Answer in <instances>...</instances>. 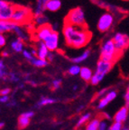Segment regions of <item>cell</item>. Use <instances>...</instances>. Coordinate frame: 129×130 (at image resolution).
<instances>
[{"label":"cell","instance_id":"obj_25","mask_svg":"<svg viewBox=\"0 0 129 130\" xmlns=\"http://www.w3.org/2000/svg\"><path fill=\"white\" fill-rule=\"evenodd\" d=\"M8 71L6 63L3 60H0V79H7Z\"/></svg>","mask_w":129,"mask_h":130},{"label":"cell","instance_id":"obj_4","mask_svg":"<svg viewBox=\"0 0 129 130\" xmlns=\"http://www.w3.org/2000/svg\"><path fill=\"white\" fill-rule=\"evenodd\" d=\"M113 65H114L113 62L105 61L99 59V61H98V63H97L96 71H95V72L93 73V75H92V77H91L89 82L94 86L99 84L101 81L103 80V79L105 78V76L111 71Z\"/></svg>","mask_w":129,"mask_h":130},{"label":"cell","instance_id":"obj_31","mask_svg":"<svg viewBox=\"0 0 129 130\" xmlns=\"http://www.w3.org/2000/svg\"><path fill=\"white\" fill-rule=\"evenodd\" d=\"M52 85H53L52 86L53 89H58L61 86V79H53V82H52Z\"/></svg>","mask_w":129,"mask_h":130},{"label":"cell","instance_id":"obj_33","mask_svg":"<svg viewBox=\"0 0 129 130\" xmlns=\"http://www.w3.org/2000/svg\"><path fill=\"white\" fill-rule=\"evenodd\" d=\"M107 127H108V126H107V122L104 119H101L100 124H99V129L98 130H107Z\"/></svg>","mask_w":129,"mask_h":130},{"label":"cell","instance_id":"obj_20","mask_svg":"<svg viewBox=\"0 0 129 130\" xmlns=\"http://www.w3.org/2000/svg\"><path fill=\"white\" fill-rule=\"evenodd\" d=\"M100 118H96L89 120L87 123V125H86V130H98L99 124H100Z\"/></svg>","mask_w":129,"mask_h":130},{"label":"cell","instance_id":"obj_29","mask_svg":"<svg viewBox=\"0 0 129 130\" xmlns=\"http://www.w3.org/2000/svg\"><path fill=\"white\" fill-rule=\"evenodd\" d=\"M124 126V124L118 123V122H113V124L111 125L109 127H107V130H122Z\"/></svg>","mask_w":129,"mask_h":130},{"label":"cell","instance_id":"obj_8","mask_svg":"<svg viewBox=\"0 0 129 130\" xmlns=\"http://www.w3.org/2000/svg\"><path fill=\"white\" fill-rule=\"evenodd\" d=\"M113 42L115 44L116 50L120 54H123L124 51L128 47L129 44V38L126 35L122 32H117L113 37Z\"/></svg>","mask_w":129,"mask_h":130},{"label":"cell","instance_id":"obj_23","mask_svg":"<svg viewBox=\"0 0 129 130\" xmlns=\"http://www.w3.org/2000/svg\"><path fill=\"white\" fill-rule=\"evenodd\" d=\"M90 118H91V114L90 113H85L83 114L82 116L79 118V119L78 120L76 124V128H79L80 126H82L84 124L88 123V122L90 120Z\"/></svg>","mask_w":129,"mask_h":130},{"label":"cell","instance_id":"obj_2","mask_svg":"<svg viewBox=\"0 0 129 130\" xmlns=\"http://www.w3.org/2000/svg\"><path fill=\"white\" fill-rule=\"evenodd\" d=\"M33 18H34V14L30 8L27 6L14 5L11 22L22 26V25L30 24Z\"/></svg>","mask_w":129,"mask_h":130},{"label":"cell","instance_id":"obj_26","mask_svg":"<svg viewBox=\"0 0 129 130\" xmlns=\"http://www.w3.org/2000/svg\"><path fill=\"white\" fill-rule=\"evenodd\" d=\"M30 120L29 118H24L23 116H20L18 118V127L20 129H24V128L27 127L30 124Z\"/></svg>","mask_w":129,"mask_h":130},{"label":"cell","instance_id":"obj_40","mask_svg":"<svg viewBox=\"0 0 129 130\" xmlns=\"http://www.w3.org/2000/svg\"><path fill=\"white\" fill-rule=\"evenodd\" d=\"M53 57H54V54H53L52 52H49L48 55H47V58H46V61H52L53 60Z\"/></svg>","mask_w":129,"mask_h":130},{"label":"cell","instance_id":"obj_5","mask_svg":"<svg viewBox=\"0 0 129 130\" xmlns=\"http://www.w3.org/2000/svg\"><path fill=\"white\" fill-rule=\"evenodd\" d=\"M64 24H68L73 26L88 27V24L85 19L84 11L81 7H76L71 9L67 16L65 17Z\"/></svg>","mask_w":129,"mask_h":130},{"label":"cell","instance_id":"obj_16","mask_svg":"<svg viewBox=\"0 0 129 130\" xmlns=\"http://www.w3.org/2000/svg\"><path fill=\"white\" fill-rule=\"evenodd\" d=\"M90 50L89 49H88V50H86V51L83 52L81 54L78 55V56H75L73 57V58H71V61H72L73 63H75V64H79V63H81L83 62V61H85L87 59H89V57L90 56Z\"/></svg>","mask_w":129,"mask_h":130},{"label":"cell","instance_id":"obj_6","mask_svg":"<svg viewBox=\"0 0 129 130\" xmlns=\"http://www.w3.org/2000/svg\"><path fill=\"white\" fill-rule=\"evenodd\" d=\"M114 24V15L111 12H106L99 17L98 21V29L99 32H105L109 31Z\"/></svg>","mask_w":129,"mask_h":130},{"label":"cell","instance_id":"obj_30","mask_svg":"<svg viewBox=\"0 0 129 130\" xmlns=\"http://www.w3.org/2000/svg\"><path fill=\"white\" fill-rule=\"evenodd\" d=\"M22 53H23V56H24V58L25 60H27L29 62H30V61L34 58V56H33V54L31 53V52L28 51V50H23Z\"/></svg>","mask_w":129,"mask_h":130},{"label":"cell","instance_id":"obj_9","mask_svg":"<svg viewBox=\"0 0 129 130\" xmlns=\"http://www.w3.org/2000/svg\"><path fill=\"white\" fill-rule=\"evenodd\" d=\"M43 43L47 47L49 52L53 53V52L56 51L59 46V32L53 31L50 34V35L43 41Z\"/></svg>","mask_w":129,"mask_h":130},{"label":"cell","instance_id":"obj_39","mask_svg":"<svg viewBox=\"0 0 129 130\" xmlns=\"http://www.w3.org/2000/svg\"><path fill=\"white\" fill-rule=\"evenodd\" d=\"M6 105H7L8 107H10V108H13V107H14V106L17 105V103H16L15 100H13V99H10V100L8 101V103L6 104Z\"/></svg>","mask_w":129,"mask_h":130},{"label":"cell","instance_id":"obj_35","mask_svg":"<svg viewBox=\"0 0 129 130\" xmlns=\"http://www.w3.org/2000/svg\"><path fill=\"white\" fill-rule=\"evenodd\" d=\"M124 99H125V107L128 108H129V89H128V88L126 89V91H125V96H124Z\"/></svg>","mask_w":129,"mask_h":130},{"label":"cell","instance_id":"obj_18","mask_svg":"<svg viewBox=\"0 0 129 130\" xmlns=\"http://www.w3.org/2000/svg\"><path fill=\"white\" fill-rule=\"evenodd\" d=\"M79 75H80V78L84 81L89 82V80H90L91 77H92V75H93V71H92V70L88 67H81Z\"/></svg>","mask_w":129,"mask_h":130},{"label":"cell","instance_id":"obj_34","mask_svg":"<svg viewBox=\"0 0 129 130\" xmlns=\"http://www.w3.org/2000/svg\"><path fill=\"white\" fill-rule=\"evenodd\" d=\"M21 116L31 119V118L34 116V112L32 111V110H29V111H26V112H24V113H22V114H21Z\"/></svg>","mask_w":129,"mask_h":130},{"label":"cell","instance_id":"obj_36","mask_svg":"<svg viewBox=\"0 0 129 130\" xmlns=\"http://www.w3.org/2000/svg\"><path fill=\"white\" fill-rule=\"evenodd\" d=\"M10 100L9 96H0V103L1 104H7Z\"/></svg>","mask_w":129,"mask_h":130},{"label":"cell","instance_id":"obj_22","mask_svg":"<svg viewBox=\"0 0 129 130\" xmlns=\"http://www.w3.org/2000/svg\"><path fill=\"white\" fill-rule=\"evenodd\" d=\"M30 63L32 65H34V67L37 68H44L49 64V62L46 60H41L39 58H36V57H34V59L30 61Z\"/></svg>","mask_w":129,"mask_h":130},{"label":"cell","instance_id":"obj_17","mask_svg":"<svg viewBox=\"0 0 129 130\" xmlns=\"http://www.w3.org/2000/svg\"><path fill=\"white\" fill-rule=\"evenodd\" d=\"M61 6V0H49L45 6V10L51 11V12H56Z\"/></svg>","mask_w":129,"mask_h":130},{"label":"cell","instance_id":"obj_43","mask_svg":"<svg viewBox=\"0 0 129 130\" xmlns=\"http://www.w3.org/2000/svg\"><path fill=\"white\" fill-rule=\"evenodd\" d=\"M4 126H5V123H4V122H0V129L4 127Z\"/></svg>","mask_w":129,"mask_h":130},{"label":"cell","instance_id":"obj_10","mask_svg":"<svg viewBox=\"0 0 129 130\" xmlns=\"http://www.w3.org/2000/svg\"><path fill=\"white\" fill-rule=\"evenodd\" d=\"M53 31L51 28V25L47 24H44V25H42V26L37 27L35 34H34V36L38 40V42H43L50 35V34Z\"/></svg>","mask_w":129,"mask_h":130},{"label":"cell","instance_id":"obj_3","mask_svg":"<svg viewBox=\"0 0 129 130\" xmlns=\"http://www.w3.org/2000/svg\"><path fill=\"white\" fill-rule=\"evenodd\" d=\"M121 56L120 53L116 50L115 44L112 39H108L101 45L100 49V60L115 63L116 61Z\"/></svg>","mask_w":129,"mask_h":130},{"label":"cell","instance_id":"obj_44","mask_svg":"<svg viewBox=\"0 0 129 130\" xmlns=\"http://www.w3.org/2000/svg\"><path fill=\"white\" fill-rule=\"evenodd\" d=\"M122 130H129V128H128V126H123V128H122Z\"/></svg>","mask_w":129,"mask_h":130},{"label":"cell","instance_id":"obj_13","mask_svg":"<svg viewBox=\"0 0 129 130\" xmlns=\"http://www.w3.org/2000/svg\"><path fill=\"white\" fill-rule=\"evenodd\" d=\"M35 51H36V56H35L36 58H39L41 60H46L47 55L49 53V50L45 46L43 42H37Z\"/></svg>","mask_w":129,"mask_h":130},{"label":"cell","instance_id":"obj_45","mask_svg":"<svg viewBox=\"0 0 129 130\" xmlns=\"http://www.w3.org/2000/svg\"><path fill=\"white\" fill-rule=\"evenodd\" d=\"M77 89H78V87H77V85H75L74 87H73V90H77Z\"/></svg>","mask_w":129,"mask_h":130},{"label":"cell","instance_id":"obj_11","mask_svg":"<svg viewBox=\"0 0 129 130\" xmlns=\"http://www.w3.org/2000/svg\"><path fill=\"white\" fill-rule=\"evenodd\" d=\"M117 96V92L116 90H110L107 91L106 93V95L104 97H102L101 99H99V101L98 103V108L99 109H103L104 108H106L111 101H113Z\"/></svg>","mask_w":129,"mask_h":130},{"label":"cell","instance_id":"obj_21","mask_svg":"<svg viewBox=\"0 0 129 130\" xmlns=\"http://www.w3.org/2000/svg\"><path fill=\"white\" fill-rule=\"evenodd\" d=\"M34 24H35V25H37V27L47 24V23H48V17L44 14H42L38 16H35V17H34Z\"/></svg>","mask_w":129,"mask_h":130},{"label":"cell","instance_id":"obj_32","mask_svg":"<svg viewBox=\"0 0 129 130\" xmlns=\"http://www.w3.org/2000/svg\"><path fill=\"white\" fill-rule=\"evenodd\" d=\"M11 93L10 88H4V89H0V96H9Z\"/></svg>","mask_w":129,"mask_h":130},{"label":"cell","instance_id":"obj_42","mask_svg":"<svg viewBox=\"0 0 129 130\" xmlns=\"http://www.w3.org/2000/svg\"><path fill=\"white\" fill-rule=\"evenodd\" d=\"M28 82H29V84H31V85H33V86H34V87H35V86L37 85L36 82H34V81H33V80H29Z\"/></svg>","mask_w":129,"mask_h":130},{"label":"cell","instance_id":"obj_19","mask_svg":"<svg viewBox=\"0 0 129 130\" xmlns=\"http://www.w3.org/2000/svg\"><path fill=\"white\" fill-rule=\"evenodd\" d=\"M11 49L14 53H22L24 50V42L20 39L16 38L11 43Z\"/></svg>","mask_w":129,"mask_h":130},{"label":"cell","instance_id":"obj_15","mask_svg":"<svg viewBox=\"0 0 129 130\" xmlns=\"http://www.w3.org/2000/svg\"><path fill=\"white\" fill-rule=\"evenodd\" d=\"M48 1L49 0H37L35 9H34V11L33 12L34 17L41 15V14H43V12H44V10H45V6H46V3L48 2Z\"/></svg>","mask_w":129,"mask_h":130},{"label":"cell","instance_id":"obj_24","mask_svg":"<svg viewBox=\"0 0 129 130\" xmlns=\"http://www.w3.org/2000/svg\"><path fill=\"white\" fill-rule=\"evenodd\" d=\"M57 100L53 98H47V97H42L38 102H37V106L38 107H43V106L51 105V104L55 103Z\"/></svg>","mask_w":129,"mask_h":130},{"label":"cell","instance_id":"obj_14","mask_svg":"<svg viewBox=\"0 0 129 130\" xmlns=\"http://www.w3.org/2000/svg\"><path fill=\"white\" fill-rule=\"evenodd\" d=\"M18 26V24L11 22H5V21H0V34L4 35L6 32H14V29Z\"/></svg>","mask_w":129,"mask_h":130},{"label":"cell","instance_id":"obj_1","mask_svg":"<svg viewBox=\"0 0 129 130\" xmlns=\"http://www.w3.org/2000/svg\"><path fill=\"white\" fill-rule=\"evenodd\" d=\"M62 32L66 44L74 49L85 47L89 43L92 36L88 27L73 26L68 24H64Z\"/></svg>","mask_w":129,"mask_h":130},{"label":"cell","instance_id":"obj_28","mask_svg":"<svg viewBox=\"0 0 129 130\" xmlns=\"http://www.w3.org/2000/svg\"><path fill=\"white\" fill-rule=\"evenodd\" d=\"M79 71H80V67L79 65L74 64L71 65V67L68 69V73L71 76H77L79 74Z\"/></svg>","mask_w":129,"mask_h":130},{"label":"cell","instance_id":"obj_38","mask_svg":"<svg viewBox=\"0 0 129 130\" xmlns=\"http://www.w3.org/2000/svg\"><path fill=\"white\" fill-rule=\"evenodd\" d=\"M108 91V90H107V89H101L100 91L99 92V93H98V95H97V97L98 98H102V97H104V96L106 95V93H107V92Z\"/></svg>","mask_w":129,"mask_h":130},{"label":"cell","instance_id":"obj_37","mask_svg":"<svg viewBox=\"0 0 129 130\" xmlns=\"http://www.w3.org/2000/svg\"><path fill=\"white\" fill-rule=\"evenodd\" d=\"M6 36L2 34H0V48H2L6 45Z\"/></svg>","mask_w":129,"mask_h":130},{"label":"cell","instance_id":"obj_12","mask_svg":"<svg viewBox=\"0 0 129 130\" xmlns=\"http://www.w3.org/2000/svg\"><path fill=\"white\" fill-rule=\"evenodd\" d=\"M128 118V108H125V106L122 107L119 110H117V113L114 116V122H118L124 124L126 122V119Z\"/></svg>","mask_w":129,"mask_h":130},{"label":"cell","instance_id":"obj_7","mask_svg":"<svg viewBox=\"0 0 129 130\" xmlns=\"http://www.w3.org/2000/svg\"><path fill=\"white\" fill-rule=\"evenodd\" d=\"M14 6V4L8 1L0 0V21H5V22L11 21Z\"/></svg>","mask_w":129,"mask_h":130},{"label":"cell","instance_id":"obj_27","mask_svg":"<svg viewBox=\"0 0 129 130\" xmlns=\"http://www.w3.org/2000/svg\"><path fill=\"white\" fill-rule=\"evenodd\" d=\"M7 79L13 83H19L21 80V78L19 76L18 73H15V72H9L8 73V76H7Z\"/></svg>","mask_w":129,"mask_h":130},{"label":"cell","instance_id":"obj_41","mask_svg":"<svg viewBox=\"0 0 129 130\" xmlns=\"http://www.w3.org/2000/svg\"><path fill=\"white\" fill-rule=\"evenodd\" d=\"M8 55H9V53H8L7 51H4L2 53V56L3 57H8Z\"/></svg>","mask_w":129,"mask_h":130}]
</instances>
